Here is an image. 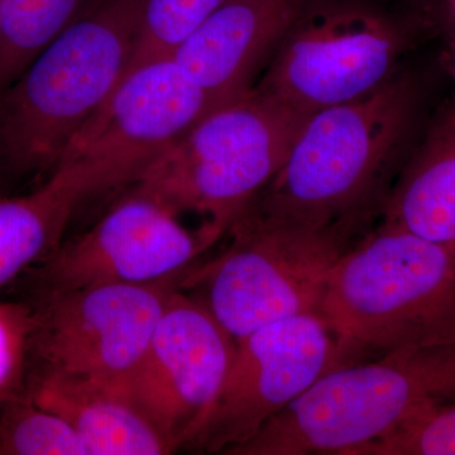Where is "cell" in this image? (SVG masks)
<instances>
[{
    "instance_id": "1",
    "label": "cell",
    "mask_w": 455,
    "mask_h": 455,
    "mask_svg": "<svg viewBox=\"0 0 455 455\" xmlns=\"http://www.w3.org/2000/svg\"><path fill=\"white\" fill-rule=\"evenodd\" d=\"M412 109L411 85L394 77L367 97L313 114L276 175L238 218L366 232Z\"/></svg>"
},
{
    "instance_id": "2",
    "label": "cell",
    "mask_w": 455,
    "mask_h": 455,
    "mask_svg": "<svg viewBox=\"0 0 455 455\" xmlns=\"http://www.w3.org/2000/svg\"><path fill=\"white\" fill-rule=\"evenodd\" d=\"M319 315L340 367L455 343V242L383 223L335 265Z\"/></svg>"
},
{
    "instance_id": "3",
    "label": "cell",
    "mask_w": 455,
    "mask_h": 455,
    "mask_svg": "<svg viewBox=\"0 0 455 455\" xmlns=\"http://www.w3.org/2000/svg\"><path fill=\"white\" fill-rule=\"evenodd\" d=\"M146 0H94L0 92V173L53 172L130 64Z\"/></svg>"
},
{
    "instance_id": "4",
    "label": "cell",
    "mask_w": 455,
    "mask_h": 455,
    "mask_svg": "<svg viewBox=\"0 0 455 455\" xmlns=\"http://www.w3.org/2000/svg\"><path fill=\"white\" fill-rule=\"evenodd\" d=\"M307 119L253 89L202 116L132 185L202 218L212 247L276 175Z\"/></svg>"
},
{
    "instance_id": "5",
    "label": "cell",
    "mask_w": 455,
    "mask_h": 455,
    "mask_svg": "<svg viewBox=\"0 0 455 455\" xmlns=\"http://www.w3.org/2000/svg\"><path fill=\"white\" fill-rule=\"evenodd\" d=\"M436 398H455V343L335 368L228 454L350 455Z\"/></svg>"
},
{
    "instance_id": "6",
    "label": "cell",
    "mask_w": 455,
    "mask_h": 455,
    "mask_svg": "<svg viewBox=\"0 0 455 455\" xmlns=\"http://www.w3.org/2000/svg\"><path fill=\"white\" fill-rule=\"evenodd\" d=\"M232 243L191 269L181 287L197 289L236 341L280 320L317 314L343 254L368 232L350 228L280 227L238 218Z\"/></svg>"
},
{
    "instance_id": "7",
    "label": "cell",
    "mask_w": 455,
    "mask_h": 455,
    "mask_svg": "<svg viewBox=\"0 0 455 455\" xmlns=\"http://www.w3.org/2000/svg\"><path fill=\"white\" fill-rule=\"evenodd\" d=\"M405 47L400 27L364 0H313L253 89L309 118L390 82Z\"/></svg>"
},
{
    "instance_id": "8",
    "label": "cell",
    "mask_w": 455,
    "mask_h": 455,
    "mask_svg": "<svg viewBox=\"0 0 455 455\" xmlns=\"http://www.w3.org/2000/svg\"><path fill=\"white\" fill-rule=\"evenodd\" d=\"M184 274L149 283H107L44 293L32 309L31 353L42 370L125 377L142 361Z\"/></svg>"
},
{
    "instance_id": "9",
    "label": "cell",
    "mask_w": 455,
    "mask_h": 455,
    "mask_svg": "<svg viewBox=\"0 0 455 455\" xmlns=\"http://www.w3.org/2000/svg\"><path fill=\"white\" fill-rule=\"evenodd\" d=\"M339 367L337 341L317 314L257 329L236 341L220 396L188 448L227 454Z\"/></svg>"
},
{
    "instance_id": "10",
    "label": "cell",
    "mask_w": 455,
    "mask_h": 455,
    "mask_svg": "<svg viewBox=\"0 0 455 455\" xmlns=\"http://www.w3.org/2000/svg\"><path fill=\"white\" fill-rule=\"evenodd\" d=\"M208 113L205 92L172 57L154 60L123 77L60 164L84 167L101 191L133 184L147 164Z\"/></svg>"
},
{
    "instance_id": "11",
    "label": "cell",
    "mask_w": 455,
    "mask_h": 455,
    "mask_svg": "<svg viewBox=\"0 0 455 455\" xmlns=\"http://www.w3.org/2000/svg\"><path fill=\"white\" fill-rule=\"evenodd\" d=\"M235 349V338L200 299L173 292L146 355L125 377L175 451L188 448L208 418Z\"/></svg>"
},
{
    "instance_id": "12",
    "label": "cell",
    "mask_w": 455,
    "mask_h": 455,
    "mask_svg": "<svg viewBox=\"0 0 455 455\" xmlns=\"http://www.w3.org/2000/svg\"><path fill=\"white\" fill-rule=\"evenodd\" d=\"M208 248L199 230L190 232L163 203L133 190L88 232L42 260L37 278L44 293L156 283L184 274Z\"/></svg>"
},
{
    "instance_id": "13",
    "label": "cell",
    "mask_w": 455,
    "mask_h": 455,
    "mask_svg": "<svg viewBox=\"0 0 455 455\" xmlns=\"http://www.w3.org/2000/svg\"><path fill=\"white\" fill-rule=\"evenodd\" d=\"M313 0H223L172 53L209 112L252 92Z\"/></svg>"
},
{
    "instance_id": "14",
    "label": "cell",
    "mask_w": 455,
    "mask_h": 455,
    "mask_svg": "<svg viewBox=\"0 0 455 455\" xmlns=\"http://www.w3.org/2000/svg\"><path fill=\"white\" fill-rule=\"evenodd\" d=\"M26 397L65 419L90 455H164L175 451L158 430L127 377H92L42 370Z\"/></svg>"
},
{
    "instance_id": "15",
    "label": "cell",
    "mask_w": 455,
    "mask_h": 455,
    "mask_svg": "<svg viewBox=\"0 0 455 455\" xmlns=\"http://www.w3.org/2000/svg\"><path fill=\"white\" fill-rule=\"evenodd\" d=\"M100 193L88 171L60 164L40 188L0 199V289L56 250L80 203Z\"/></svg>"
},
{
    "instance_id": "16",
    "label": "cell",
    "mask_w": 455,
    "mask_h": 455,
    "mask_svg": "<svg viewBox=\"0 0 455 455\" xmlns=\"http://www.w3.org/2000/svg\"><path fill=\"white\" fill-rule=\"evenodd\" d=\"M383 223L455 242V109L431 130L383 206Z\"/></svg>"
},
{
    "instance_id": "17",
    "label": "cell",
    "mask_w": 455,
    "mask_h": 455,
    "mask_svg": "<svg viewBox=\"0 0 455 455\" xmlns=\"http://www.w3.org/2000/svg\"><path fill=\"white\" fill-rule=\"evenodd\" d=\"M94 0H0V92Z\"/></svg>"
},
{
    "instance_id": "18",
    "label": "cell",
    "mask_w": 455,
    "mask_h": 455,
    "mask_svg": "<svg viewBox=\"0 0 455 455\" xmlns=\"http://www.w3.org/2000/svg\"><path fill=\"white\" fill-rule=\"evenodd\" d=\"M350 455H455V398L419 403Z\"/></svg>"
},
{
    "instance_id": "19",
    "label": "cell",
    "mask_w": 455,
    "mask_h": 455,
    "mask_svg": "<svg viewBox=\"0 0 455 455\" xmlns=\"http://www.w3.org/2000/svg\"><path fill=\"white\" fill-rule=\"evenodd\" d=\"M3 405L0 454L90 455L82 436L61 416L27 397Z\"/></svg>"
},
{
    "instance_id": "20",
    "label": "cell",
    "mask_w": 455,
    "mask_h": 455,
    "mask_svg": "<svg viewBox=\"0 0 455 455\" xmlns=\"http://www.w3.org/2000/svg\"><path fill=\"white\" fill-rule=\"evenodd\" d=\"M223 0H146L136 44L123 77L139 66L172 56ZM122 77V79H123Z\"/></svg>"
},
{
    "instance_id": "21",
    "label": "cell",
    "mask_w": 455,
    "mask_h": 455,
    "mask_svg": "<svg viewBox=\"0 0 455 455\" xmlns=\"http://www.w3.org/2000/svg\"><path fill=\"white\" fill-rule=\"evenodd\" d=\"M32 331L31 307L0 300V403L26 397Z\"/></svg>"
},
{
    "instance_id": "22",
    "label": "cell",
    "mask_w": 455,
    "mask_h": 455,
    "mask_svg": "<svg viewBox=\"0 0 455 455\" xmlns=\"http://www.w3.org/2000/svg\"><path fill=\"white\" fill-rule=\"evenodd\" d=\"M449 64H451V74L455 79V42L451 44V53H449Z\"/></svg>"
},
{
    "instance_id": "23",
    "label": "cell",
    "mask_w": 455,
    "mask_h": 455,
    "mask_svg": "<svg viewBox=\"0 0 455 455\" xmlns=\"http://www.w3.org/2000/svg\"><path fill=\"white\" fill-rule=\"evenodd\" d=\"M449 4H451V12H453L455 17V0H449Z\"/></svg>"
}]
</instances>
